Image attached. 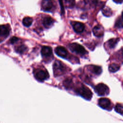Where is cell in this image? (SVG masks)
<instances>
[{
    "instance_id": "obj_1",
    "label": "cell",
    "mask_w": 123,
    "mask_h": 123,
    "mask_svg": "<svg viewBox=\"0 0 123 123\" xmlns=\"http://www.w3.org/2000/svg\"><path fill=\"white\" fill-rule=\"evenodd\" d=\"M75 91L77 93L87 100H90L92 96V93L91 90L86 86L81 84L75 88Z\"/></svg>"
},
{
    "instance_id": "obj_2",
    "label": "cell",
    "mask_w": 123,
    "mask_h": 123,
    "mask_svg": "<svg viewBox=\"0 0 123 123\" xmlns=\"http://www.w3.org/2000/svg\"><path fill=\"white\" fill-rule=\"evenodd\" d=\"M66 69L62 62L59 61H56L53 64V72L55 76H59L65 73Z\"/></svg>"
},
{
    "instance_id": "obj_3",
    "label": "cell",
    "mask_w": 123,
    "mask_h": 123,
    "mask_svg": "<svg viewBox=\"0 0 123 123\" xmlns=\"http://www.w3.org/2000/svg\"><path fill=\"white\" fill-rule=\"evenodd\" d=\"M34 76L37 80L42 82L48 79L49 77V74L47 71L41 69H37L34 71Z\"/></svg>"
},
{
    "instance_id": "obj_4",
    "label": "cell",
    "mask_w": 123,
    "mask_h": 123,
    "mask_svg": "<svg viewBox=\"0 0 123 123\" xmlns=\"http://www.w3.org/2000/svg\"><path fill=\"white\" fill-rule=\"evenodd\" d=\"M69 47L72 51L74 52L77 54L84 55L87 53V51H86L84 47L79 44H70V45H69Z\"/></svg>"
},
{
    "instance_id": "obj_5",
    "label": "cell",
    "mask_w": 123,
    "mask_h": 123,
    "mask_svg": "<svg viewBox=\"0 0 123 123\" xmlns=\"http://www.w3.org/2000/svg\"><path fill=\"white\" fill-rule=\"evenodd\" d=\"M95 91L98 95L103 96L108 94L109 92V89L108 86L105 84L100 83L95 86Z\"/></svg>"
},
{
    "instance_id": "obj_6",
    "label": "cell",
    "mask_w": 123,
    "mask_h": 123,
    "mask_svg": "<svg viewBox=\"0 0 123 123\" xmlns=\"http://www.w3.org/2000/svg\"><path fill=\"white\" fill-rule=\"evenodd\" d=\"M55 7L53 0H43L41 2V9L45 12H52Z\"/></svg>"
},
{
    "instance_id": "obj_7",
    "label": "cell",
    "mask_w": 123,
    "mask_h": 123,
    "mask_svg": "<svg viewBox=\"0 0 123 123\" xmlns=\"http://www.w3.org/2000/svg\"><path fill=\"white\" fill-rule=\"evenodd\" d=\"M99 106L103 109L110 110L112 109L111 103L109 99L105 98H102L99 99L98 102Z\"/></svg>"
},
{
    "instance_id": "obj_8",
    "label": "cell",
    "mask_w": 123,
    "mask_h": 123,
    "mask_svg": "<svg viewBox=\"0 0 123 123\" xmlns=\"http://www.w3.org/2000/svg\"><path fill=\"white\" fill-rule=\"evenodd\" d=\"M55 52L58 56L63 58H65L68 54L67 50L62 46L57 47L55 49Z\"/></svg>"
},
{
    "instance_id": "obj_9",
    "label": "cell",
    "mask_w": 123,
    "mask_h": 123,
    "mask_svg": "<svg viewBox=\"0 0 123 123\" xmlns=\"http://www.w3.org/2000/svg\"><path fill=\"white\" fill-rule=\"evenodd\" d=\"M93 33L94 36L97 37H101L104 35V28L101 25H97L93 28Z\"/></svg>"
},
{
    "instance_id": "obj_10",
    "label": "cell",
    "mask_w": 123,
    "mask_h": 123,
    "mask_svg": "<svg viewBox=\"0 0 123 123\" xmlns=\"http://www.w3.org/2000/svg\"><path fill=\"white\" fill-rule=\"evenodd\" d=\"M10 29L8 26L6 25H0V37H7L10 34Z\"/></svg>"
},
{
    "instance_id": "obj_11",
    "label": "cell",
    "mask_w": 123,
    "mask_h": 123,
    "mask_svg": "<svg viewBox=\"0 0 123 123\" xmlns=\"http://www.w3.org/2000/svg\"><path fill=\"white\" fill-rule=\"evenodd\" d=\"M60 4L61 5V9L62 13H63L64 12V6L63 3V2L65 3V5L66 7L68 8H72L74 7V0H59Z\"/></svg>"
},
{
    "instance_id": "obj_12",
    "label": "cell",
    "mask_w": 123,
    "mask_h": 123,
    "mask_svg": "<svg viewBox=\"0 0 123 123\" xmlns=\"http://www.w3.org/2000/svg\"><path fill=\"white\" fill-rule=\"evenodd\" d=\"M41 55L44 57H49L52 54V49L49 46H43L41 50Z\"/></svg>"
},
{
    "instance_id": "obj_13",
    "label": "cell",
    "mask_w": 123,
    "mask_h": 123,
    "mask_svg": "<svg viewBox=\"0 0 123 123\" xmlns=\"http://www.w3.org/2000/svg\"><path fill=\"white\" fill-rule=\"evenodd\" d=\"M54 22V19L50 16H46L43 19V25L46 28H49L53 25Z\"/></svg>"
},
{
    "instance_id": "obj_14",
    "label": "cell",
    "mask_w": 123,
    "mask_h": 123,
    "mask_svg": "<svg viewBox=\"0 0 123 123\" xmlns=\"http://www.w3.org/2000/svg\"><path fill=\"white\" fill-rule=\"evenodd\" d=\"M73 27L75 32L78 33H80L82 32L85 29L84 25L80 22H74L73 24Z\"/></svg>"
},
{
    "instance_id": "obj_15",
    "label": "cell",
    "mask_w": 123,
    "mask_h": 123,
    "mask_svg": "<svg viewBox=\"0 0 123 123\" xmlns=\"http://www.w3.org/2000/svg\"><path fill=\"white\" fill-rule=\"evenodd\" d=\"M89 67L91 72L95 74L98 75L100 74L102 72V69L100 66L96 65H90L89 66Z\"/></svg>"
},
{
    "instance_id": "obj_16",
    "label": "cell",
    "mask_w": 123,
    "mask_h": 123,
    "mask_svg": "<svg viewBox=\"0 0 123 123\" xmlns=\"http://www.w3.org/2000/svg\"><path fill=\"white\" fill-rule=\"evenodd\" d=\"M119 40L120 38H111L107 42V45L110 49H112L115 47V46L116 45Z\"/></svg>"
},
{
    "instance_id": "obj_17",
    "label": "cell",
    "mask_w": 123,
    "mask_h": 123,
    "mask_svg": "<svg viewBox=\"0 0 123 123\" xmlns=\"http://www.w3.org/2000/svg\"><path fill=\"white\" fill-rule=\"evenodd\" d=\"M27 48L25 45L24 44H22V45L17 46L15 48V50L16 52H17L18 53L23 54V53H25L27 50Z\"/></svg>"
},
{
    "instance_id": "obj_18",
    "label": "cell",
    "mask_w": 123,
    "mask_h": 123,
    "mask_svg": "<svg viewBox=\"0 0 123 123\" xmlns=\"http://www.w3.org/2000/svg\"><path fill=\"white\" fill-rule=\"evenodd\" d=\"M120 66L117 63H111L110 64L109 66V70L111 72L114 73L120 69Z\"/></svg>"
},
{
    "instance_id": "obj_19",
    "label": "cell",
    "mask_w": 123,
    "mask_h": 123,
    "mask_svg": "<svg viewBox=\"0 0 123 123\" xmlns=\"http://www.w3.org/2000/svg\"><path fill=\"white\" fill-rule=\"evenodd\" d=\"M33 23V19L30 17H25L23 20V24L26 27L30 26Z\"/></svg>"
},
{
    "instance_id": "obj_20",
    "label": "cell",
    "mask_w": 123,
    "mask_h": 123,
    "mask_svg": "<svg viewBox=\"0 0 123 123\" xmlns=\"http://www.w3.org/2000/svg\"><path fill=\"white\" fill-rule=\"evenodd\" d=\"M102 12L103 14L107 17H109L111 16L112 14V12L111 10L108 7H104L103 10H102Z\"/></svg>"
},
{
    "instance_id": "obj_21",
    "label": "cell",
    "mask_w": 123,
    "mask_h": 123,
    "mask_svg": "<svg viewBox=\"0 0 123 123\" xmlns=\"http://www.w3.org/2000/svg\"><path fill=\"white\" fill-rule=\"evenodd\" d=\"M115 26L119 28H122L123 27V19L122 16L116 20L115 24Z\"/></svg>"
},
{
    "instance_id": "obj_22",
    "label": "cell",
    "mask_w": 123,
    "mask_h": 123,
    "mask_svg": "<svg viewBox=\"0 0 123 123\" xmlns=\"http://www.w3.org/2000/svg\"><path fill=\"white\" fill-rule=\"evenodd\" d=\"M64 85L66 88H71L73 86L72 80L69 78L65 80L64 81Z\"/></svg>"
},
{
    "instance_id": "obj_23",
    "label": "cell",
    "mask_w": 123,
    "mask_h": 123,
    "mask_svg": "<svg viewBox=\"0 0 123 123\" xmlns=\"http://www.w3.org/2000/svg\"><path fill=\"white\" fill-rule=\"evenodd\" d=\"M115 110L117 112L120 113L121 115H123V107L121 104H117L115 107Z\"/></svg>"
},
{
    "instance_id": "obj_24",
    "label": "cell",
    "mask_w": 123,
    "mask_h": 123,
    "mask_svg": "<svg viewBox=\"0 0 123 123\" xmlns=\"http://www.w3.org/2000/svg\"><path fill=\"white\" fill-rule=\"evenodd\" d=\"M18 38L16 37H13L10 39V42L11 44H14L18 40Z\"/></svg>"
},
{
    "instance_id": "obj_25",
    "label": "cell",
    "mask_w": 123,
    "mask_h": 123,
    "mask_svg": "<svg viewBox=\"0 0 123 123\" xmlns=\"http://www.w3.org/2000/svg\"><path fill=\"white\" fill-rule=\"evenodd\" d=\"M115 2L117 3H122L123 2V0H113Z\"/></svg>"
},
{
    "instance_id": "obj_26",
    "label": "cell",
    "mask_w": 123,
    "mask_h": 123,
    "mask_svg": "<svg viewBox=\"0 0 123 123\" xmlns=\"http://www.w3.org/2000/svg\"><path fill=\"white\" fill-rule=\"evenodd\" d=\"M91 1H92V0H84V1L85 2V3H86V4H88V3H90Z\"/></svg>"
}]
</instances>
